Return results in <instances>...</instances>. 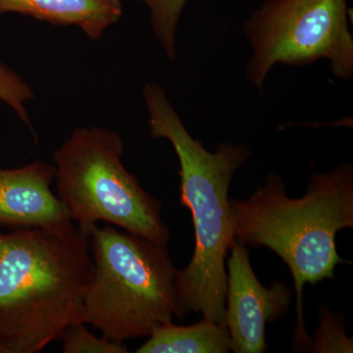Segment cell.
I'll use <instances>...</instances> for the list:
<instances>
[{
    "label": "cell",
    "mask_w": 353,
    "mask_h": 353,
    "mask_svg": "<svg viewBox=\"0 0 353 353\" xmlns=\"http://www.w3.org/2000/svg\"><path fill=\"white\" fill-rule=\"evenodd\" d=\"M228 257L225 325L234 353H264L267 323L282 319L290 307L292 290L280 281L266 289L255 276L246 245L234 239Z\"/></svg>",
    "instance_id": "cell-7"
},
{
    "label": "cell",
    "mask_w": 353,
    "mask_h": 353,
    "mask_svg": "<svg viewBox=\"0 0 353 353\" xmlns=\"http://www.w3.org/2000/svg\"><path fill=\"white\" fill-rule=\"evenodd\" d=\"M64 353H127L124 343L109 341L103 336L90 333L87 324L72 323L59 336Z\"/></svg>",
    "instance_id": "cell-13"
},
{
    "label": "cell",
    "mask_w": 353,
    "mask_h": 353,
    "mask_svg": "<svg viewBox=\"0 0 353 353\" xmlns=\"http://www.w3.org/2000/svg\"><path fill=\"white\" fill-rule=\"evenodd\" d=\"M73 222L0 232V353H39L77 322L92 256Z\"/></svg>",
    "instance_id": "cell-3"
},
{
    "label": "cell",
    "mask_w": 353,
    "mask_h": 353,
    "mask_svg": "<svg viewBox=\"0 0 353 353\" xmlns=\"http://www.w3.org/2000/svg\"><path fill=\"white\" fill-rule=\"evenodd\" d=\"M231 338L225 325L203 318L190 326L158 327L137 353H228Z\"/></svg>",
    "instance_id": "cell-10"
},
{
    "label": "cell",
    "mask_w": 353,
    "mask_h": 353,
    "mask_svg": "<svg viewBox=\"0 0 353 353\" xmlns=\"http://www.w3.org/2000/svg\"><path fill=\"white\" fill-rule=\"evenodd\" d=\"M34 99L31 88L12 70L4 67L0 70V101L6 102L32 129L26 102Z\"/></svg>",
    "instance_id": "cell-14"
},
{
    "label": "cell",
    "mask_w": 353,
    "mask_h": 353,
    "mask_svg": "<svg viewBox=\"0 0 353 353\" xmlns=\"http://www.w3.org/2000/svg\"><path fill=\"white\" fill-rule=\"evenodd\" d=\"M123 152L117 132L74 130L53 153L58 199L83 233L104 222L167 245L170 231L162 221V203L125 168Z\"/></svg>",
    "instance_id": "cell-5"
},
{
    "label": "cell",
    "mask_w": 353,
    "mask_h": 353,
    "mask_svg": "<svg viewBox=\"0 0 353 353\" xmlns=\"http://www.w3.org/2000/svg\"><path fill=\"white\" fill-rule=\"evenodd\" d=\"M320 326L315 330L309 352L345 353L353 352V340L345 332L343 319L336 317L327 307L319 311Z\"/></svg>",
    "instance_id": "cell-12"
},
{
    "label": "cell",
    "mask_w": 353,
    "mask_h": 353,
    "mask_svg": "<svg viewBox=\"0 0 353 353\" xmlns=\"http://www.w3.org/2000/svg\"><path fill=\"white\" fill-rule=\"evenodd\" d=\"M18 13L52 25L77 26L99 41L123 15L122 0H0V14Z\"/></svg>",
    "instance_id": "cell-9"
},
{
    "label": "cell",
    "mask_w": 353,
    "mask_h": 353,
    "mask_svg": "<svg viewBox=\"0 0 353 353\" xmlns=\"http://www.w3.org/2000/svg\"><path fill=\"white\" fill-rule=\"evenodd\" d=\"M234 239L253 248H267L289 267L296 296L294 350L310 348L303 321L304 285L334 279L339 256L336 236L353 228V167L345 162L329 173L309 179L303 196H288L280 176L270 174L266 183L248 199H230Z\"/></svg>",
    "instance_id": "cell-2"
},
{
    "label": "cell",
    "mask_w": 353,
    "mask_h": 353,
    "mask_svg": "<svg viewBox=\"0 0 353 353\" xmlns=\"http://www.w3.org/2000/svg\"><path fill=\"white\" fill-rule=\"evenodd\" d=\"M148 6L155 37L161 44L167 57L174 61L176 57V34L179 20L189 0H139Z\"/></svg>",
    "instance_id": "cell-11"
},
{
    "label": "cell",
    "mask_w": 353,
    "mask_h": 353,
    "mask_svg": "<svg viewBox=\"0 0 353 353\" xmlns=\"http://www.w3.org/2000/svg\"><path fill=\"white\" fill-rule=\"evenodd\" d=\"M4 65H2L1 63H0V70H1L2 68H4Z\"/></svg>",
    "instance_id": "cell-15"
},
{
    "label": "cell",
    "mask_w": 353,
    "mask_h": 353,
    "mask_svg": "<svg viewBox=\"0 0 353 353\" xmlns=\"http://www.w3.org/2000/svg\"><path fill=\"white\" fill-rule=\"evenodd\" d=\"M252 48L245 75L262 90L277 64L303 67L327 59L340 80L353 76L347 0H265L245 25Z\"/></svg>",
    "instance_id": "cell-6"
},
{
    "label": "cell",
    "mask_w": 353,
    "mask_h": 353,
    "mask_svg": "<svg viewBox=\"0 0 353 353\" xmlns=\"http://www.w3.org/2000/svg\"><path fill=\"white\" fill-rule=\"evenodd\" d=\"M54 165L37 161L0 169V227H54L72 221L51 190Z\"/></svg>",
    "instance_id": "cell-8"
},
{
    "label": "cell",
    "mask_w": 353,
    "mask_h": 353,
    "mask_svg": "<svg viewBox=\"0 0 353 353\" xmlns=\"http://www.w3.org/2000/svg\"><path fill=\"white\" fill-rule=\"evenodd\" d=\"M92 264L77 322L124 343L179 318L167 245L106 224L90 231Z\"/></svg>",
    "instance_id": "cell-4"
},
{
    "label": "cell",
    "mask_w": 353,
    "mask_h": 353,
    "mask_svg": "<svg viewBox=\"0 0 353 353\" xmlns=\"http://www.w3.org/2000/svg\"><path fill=\"white\" fill-rule=\"evenodd\" d=\"M143 99L150 136L167 139L175 150L180 163L181 204L190 209L194 222L192 259L176 273L179 319L192 312L225 325V263L234 240L228 196L234 173L248 162L250 150L232 143H220L215 152L206 150L192 138L157 83H145Z\"/></svg>",
    "instance_id": "cell-1"
}]
</instances>
